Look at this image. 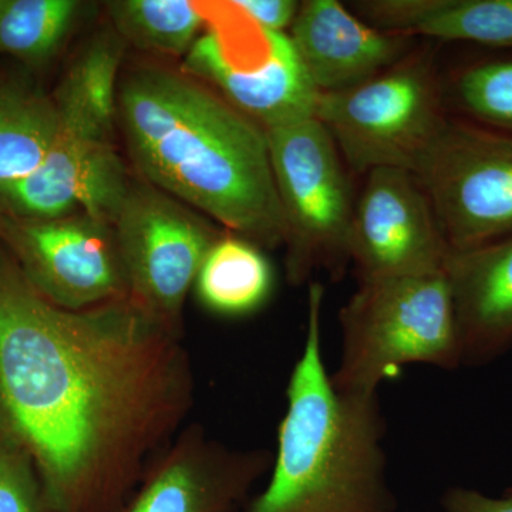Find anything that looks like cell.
Masks as SVG:
<instances>
[{
  "label": "cell",
  "instance_id": "cell-1",
  "mask_svg": "<svg viewBox=\"0 0 512 512\" xmlns=\"http://www.w3.org/2000/svg\"><path fill=\"white\" fill-rule=\"evenodd\" d=\"M194 400L183 336L130 298L59 308L0 245V431L57 511L119 512Z\"/></svg>",
  "mask_w": 512,
  "mask_h": 512
},
{
  "label": "cell",
  "instance_id": "cell-2",
  "mask_svg": "<svg viewBox=\"0 0 512 512\" xmlns=\"http://www.w3.org/2000/svg\"><path fill=\"white\" fill-rule=\"evenodd\" d=\"M131 160L148 184L259 248L285 244L264 128L207 84L160 67L119 83Z\"/></svg>",
  "mask_w": 512,
  "mask_h": 512
},
{
  "label": "cell",
  "instance_id": "cell-3",
  "mask_svg": "<svg viewBox=\"0 0 512 512\" xmlns=\"http://www.w3.org/2000/svg\"><path fill=\"white\" fill-rule=\"evenodd\" d=\"M323 298V285L312 282L305 345L289 377L271 478L244 512H396L379 399L336 392L326 370Z\"/></svg>",
  "mask_w": 512,
  "mask_h": 512
},
{
  "label": "cell",
  "instance_id": "cell-4",
  "mask_svg": "<svg viewBox=\"0 0 512 512\" xmlns=\"http://www.w3.org/2000/svg\"><path fill=\"white\" fill-rule=\"evenodd\" d=\"M120 63L107 39L74 60L55 97L49 153L25 180L0 187V211L26 220L82 214L113 227L130 188L114 144Z\"/></svg>",
  "mask_w": 512,
  "mask_h": 512
},
{
  "label": "cell",
  "instance_id": "cell-5",
  "mask_svg": "<svg viewBox=\"0 0 512 512\" xmlns=\"http://www.w3.org/2000/svg\"><path fill=\"white\" fill-rule=\"evenodd\" d=\"M342 355L332 379L346 396H377L406 365H463L446 274L360 282L339 313Z\"/></svg>",
  "mask_w": 512,
  "mask_h": 512
},
{
  "label": "cell",
  "instance_id": "cell-6",
  "mask_svg": "<svg viewBox=\"0 0 512 512\" xmlns=\"http://www.w3.org/2000/svg\"><path fill=\"white\" fill-rule=\"evenodd\" d=\"M265 133L284 214L289 279L303 284L316 271L342 274L350 262L356 202L335 141L316 117Z\"/></svg>",
  "mask_w": 512,
  "mask_h": 512
},
{
  "label": "cell",
  "instance_id": "cell-7",
  "mask_svg": "<svg viewBox=\"0 0 512 512\" xmlns=\"http://www.w3.org/2000/svg\"><path fill=\"white\" fill-rule=\"evenodd\" d=\"M316 119L356 173H414L446 124L433 64L407 55L373 79L319 94Z\"/></svg>",
  "mask_w": 512,
  "mask_h": 512
},
{
  "label": "cell",
  "instance_id": "cell-8",
  "mask_svg": "<svg viewBox=\"0 0 512 512\" xmlns=\"http://www.w3.org/2000/svg\"><path fill=\"white\" fill-rule=\"evenodd\" d=\"M212 10L215 15H205V30L185 55L184 73L264 130L316 117L319 92L291 36L261 28L237 2Z\"/></svg>",
  "mask_w": 512,
  "mask_h": 512
},
{
  "label": "cell",
  "instance_id": "cell-9",
  "mask_svg": "<svg viewBox=\"0 0 512 512\" xmlns=\"http://www.w3.org/2000/svg\"><path fill=\"white\" fill-rule=\"evenodd\" d=\"M413 174L451 251L512 234V133L447 117Z\"/></svg>",
  "mask_w": 512,
  "mask_h": 512
},
{
  "label": "cell",
  "instance_id": "cell-10",
  "mask_svg": "<svg viewBox=\"0 0 512 512\" xmlns=\"http://www.w3.org/2000/svg\"><path fill=\"white\" fill-rule=\"evenodd\" d=\"M128 298L183 336V309L205 256L220 238L180 201L130 185L113 222Z\"/></svg>",
  "mask_w": 512,
  "mask_h": 512
},
{
  "label": "cell",
  "instance_id": "cell-11",
  "mask_svg": "<svg viewBox=\"0 0 512 512\" xmlns=\"http://www.w3.org/2000/svg\"><path fill=\"white\" fill-rule=\"evenodd\" d=\"M0 245L46 301L82 311L128 298L111 225L74 214L26 220L0 211Z\"/></svg>",
  "mask_w": 512,
  "mask_h": 512
},
{
  "label": "cell",
  "instance_id": "cell-12",
  "mask_svg": "<svg viewBox=\"0 0 512 512\" xmlns=\"http://www.w3.org/2000/svg\"><path fill=\"white\" fill-rule=\"evenodd\" d=\"M450 251L416 175L403 168L367 173L349 239L360 282L440 274Z\"/></svg>",
  "mask_w": 512,
  "mask_h": 512
},
{
  "label": "cell",
  "instance_id": "cell-13",
  "mask_svg": "<svg viewBox=\"0 0 512 512\" xmlns=\"http://www.w3.org/2000/svg\"><path fill=\"white\" fill-rule=\"evenodd\" d=\"M272 461L266 450H235L185 424L119 512H239Z\"/></svg>",
  "mask_w": 512,
  "mask_h": 512
},
{
  "label": "cell",
  "instance_id": "cell-14",
  "mask_svg": "<svg viewBox=\"0 0 512 512\" xmlns=\"http://www.w3.org/2000/svg\"><path fill=\"white\" fill-rule=\"evenodd\" d=\"M289 36L319 94L386 72L409 55L412 40L367 25L336 0L301 3Z\"/></svg>",
  "mask_w": 512,
  "mask_h": 512
},
{
  "label": "cell",
  "instance_id": "cell-15",
  "mask_svg": "<svg viewBox=\"0 0 512 512\" xmlns=\"http://www.w3.org/2000/svg\"><path fill=\"white\" fill-rule=\"evenodd\" d=\"M463 363L477 365L512 345V234L450 251L444 268Z\"/></svg>",
  "mask_w": 512,
  "mask_h": 512
},
{
  "label": "cell",
  "instance_id": "cell-16",
  "mask_svg": "<svg viewBox=\"0 0 512 512\" xmlns=\"http://www.w3.org/2000/svg\"><path fill=\"white\" fill-rule=\"evenodd\" d=\"M352 8L392 35L512 50V0H362Z\"/></svg>",
  "mask_w": 512,
  "mask_h": 512
},
{
  "label": "cell",
  "instance_id": "cell-17",
  "mask_svg": "<svg viewBox=\"0 0 512 512\" xmlns=\"http://www.w3.org/2000/svg\"><path fill=\"white\" fill-rule=\"evenodd\" d=\"M274 271L262 248L237 235L214 242L195 279V293L208 311L244 316L258 311L272 293Z\"/></svg>",
  "mask_w": 512,
  "mask_h": 512
},
{
  "label": "cell",
  "instance_id": "cell-18",
  "mask_svg": "<svg viewBox=\"0 0 512 512\" xmlns=\"http://www.w3.org/2000/svg\"><path fill=\"white\" fill-rule=\"evenodd\" d=\"M56 126L55 99L16 84L0 86V187L35 173Z\"/></svg>",
  "mask_w": 512,
  "mask_h": 512
},
{
  "label": "cell",
  "instance_id": "cell-19",
  "mask_svg": "<svg viewBox=\"0 0 512 512\" xmlns=\"http://www.w3.org/2000/svg\"><path fill=\"white\" fill-rule=\"evenodd\" d=\"M109 10L124 39L161 55H187L207 25L204 8L185 0H119Z\"/></svg>",
  "mask_w": 512,
  "mask_h": 512
},
{
  "label": "cell",
  "instance_id": "cell-20",
  "mask_svg": "<svg viewBox=\"0 0 512 512\" xmlns=\"http://www.w3.org/2000/svg\"><path fill=\"white\" fill-rule=\"evenodd\" d=\"M74 0H0V53L29 64L55 55L72 29Z\"/></svg>",
  "mask_w": 512,
  "mask_h": 512
},
{
  "label": "cell",
  "instance_id": "cell-21",
  "mask_svg": "<svg viewBox=\"0 0 512 512\" xmlns=\"http://www.w3.org/2000/svg\"><path fill=\"white\" fill-rule=\"evenodd\" d=\"M456 96L471 121L512 133V59L466 67L458 74Z\"/></svg>",
  "mask_w": 512,
  "mask_h": 512
},
{
  "label": "cell",
  "instance_id": "cell-22",
  "mask_svg": "<svg viewBox=\"0 0 512 512\" xmlns=\"http://www.w3.org/2000/svg\"><path fill=\"white\" fill-rule=\"evenodd\" d=\"M0 512H59L29 454L0 431Z\"/></svg>",
  "mask_w": 512,
  "mask_h": 512
},
{
  "label": "cell",
  "instance_id": "cell-23",
  "mask_svg": "<svg viewBox=\"0 0 512 512\" xmlns=\"http://www.w3.org/2000/svg\"><path fill=\"white\" fill-rule=\"evenodd\" d=\"M237 5L261 28L285 33L286 28H292L301 3L293 0H237Z\"/></svg>",
  "mask_w": 512,
  "mask_h": 512
},
{
  "label": "cell",
  "instance_id": "cell-24",
  "mask_svg": "<svg viewBox=\"0 0 512 512\" xmlns=\"http://www.w3.org/2000/svg\"><path fill=\"white\" fill-rule=\"evenodd\" d=\"M444 512H512V494L494 498L471 488L454 487L441 498Z\"/></svg>",
  "mask_w": 512,
  "mask_h": 512
},
{
  "label": "cell",
  "instance_id": "cell-25",
  "mask_svg": "<svg viewBox=\"0 0 512 512\" xmlns=\"http://www.w3.org/2000/svg\"><path fill=\"white\" fill-rule=\"evenodd\" d=\"M505 491H507V493L512 494V487H511V488H508V490H505Z\"/></svg>",
  "mask_w": 512,
  "mask_h": 512
}]
</instances>
